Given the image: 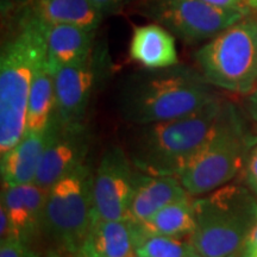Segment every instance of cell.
<instances>
[{"label": "cell", "instance_id": "obj_16", "mask_svg": "<svg viewBox=\"0 0 257 257\" xmlns=\"http://www.w3.org/2000/svg\"><path fill=\"white\" fill-rule=\"evenodd\" d=\"M49 134V125L46 130L25 131L14 148L0 156L3 186L25 185L35 181Z\"/></svg>", "mask_w": 257, "mask_h": 257}, {"label": "cell", "instance_id": "obj_31", "mask_svg": "<svg viewBox=\"0 0 257 257\" xmlns=\"http://www.w3.org/2000/svg\"><path fill=\"white\" fill-rule=\"evenodd\" d=\"M243 257H257V248H253L243 252Z\"/></svg>", "mask_w": 257, "mask_h": 257}, {"label": "cell", "instance_id": "obj_8", "mask_svg": "<svg viewBox=\"0 0 257 257\" xmlns=\"http://www.w3.org/2000/svg\"><path fill=\"white\" fill-rule=\"evenodd\" d=\"M138 12L186 43L210 41L250 12L221 9L201 0H143Z\"/></svg>", "mask_w": 257, "mask_h": 257}, {"label": "cell", "instance_id": "obj_1", "mask_svg": "<svg viewBox=\"0 0 257 257\" xmlns=\"http://www.w3.org/2000/svg\"><path fill=\"white\" fill-rule=\"evenodd\" d=\"M2 47L0 55V154L5 155L27 131L30 89L38 64L47 56L46 24L27 9Z\"/></svg>", "mask_w": 257, "mask_h": 257}, {"label": "cell", "instance_id": "obj_29", "mask_svg": "<svg viewBox=\"0 0 257 257\" xmlns=\"http://www.w3.org/2000/svg\"><path fill=\"white\" fill-rule=\"evenodd\" d=\"M46 257H79L78 255H72V253L61 251V250H51L46 255Z\"/></svg>", "mask_w": 257, "mask_h": 257}, {"label": "cell", "instance_id": "obj_3", "mask_svg": "<svg viewBox=\"0 0 257 257\" xmlns=\"http://www.w3.org/2000/svg\"><path fill=\"white\" fill-rule=\"evenodd\" d=\"M223 105L217 98L185 117L138 125L131 142L130 159L135 168L147 174L178 178L206 141Z\"/></svg>", "mask_w": 257, "mask_h": 257}, {"label": "cell", "instance_id": "obj_24", "mask_svg": "<svg viewBox=\"0 0 257 257\" xmlns=\"http://www.w3.org/2000/svg\"><path fill=\"white\" fill-rule=\"evenodd\" d=\"M30 0H0V12L3 22L16 17L29 4Z\"/></svg>", "mask_w": 257, "mask_h": 257}, {"label": "cell", "instance_id": "obj_11", "mask_svg": "<svg viewBox=\"0 0 257 257\" xmlns=\"http://www.w3.org/2000/svg\"><path fill=\"white\" fill-rule=\"evenodd\" d=\"M49 130V140L34 181L44 189L85 163L91 146V134L83 123L61 125L53 115Z\"/></svg>", "mask_w": 257, "mask_h": 257}, {"label": "cell", "instance_id": "obj_9", "mask_svg": "<svg viewBox=\"0 0 257 257\" xmlns=\"http://www.w3.org/2000/svg\"><path fill=\"white\" fill-rule=\"evenodd\" d=\"M105 51L94 48L86 59L54 70L55 113L61 125L82 123L89 100L105 68Z\"/></svg>", "mask_w": 257, "mask_h": 257}, {"label": "cell", "instance_id": "obj_25", "mask_svg": "<svg viewBox=\"0 0 257 257\" xmlns=\"http://www.w3.org/2000/svg\"><path fill=\"white\" fill-rule=\"evenodd\" d=\"M128 0H92L100 14L106 17V16L118 14L121 9L126 5Z\"/></svg>", "mask_w": 257, "mask_h": 257}, {"label": "cell", "instance_id": "obj_12", "mask_svg": "<svg viewBox=\"0 0 257 257\" xmlns=\"http://www.w3.org/2000/svg\"><path fill=\"white\" fill-rule=\"evenodd\" d=\"M189 197L176 176L147 174L136 169L127 219L142 224L167 205Z\"/></svg>", "mask_w": 257, "mask_h": 257}, {"label": "cell", "instance_id": "obj_22", "mask_svg": "<svg viewBox=\"0 0 257 257\" xmlns=\"http://www.w3.org/2000/svg\"><path fill=\"white\" fill-rule=\"evenodd\" d=\"M0 257H41L31 249L30 243L17 238L8 237L0 242Z\"/></svg>", "mask_w": 257, "mask_h": 257}, {"label": "cell", "instance_id": "obj_10", "mask_svg": "<svg viewBox=\"0 0 257 257\" xmlns=\"http://www.w3.org/2000/svg\"><path fill=\"white\" fill-rule=\"evenodd\" d=\"M135 173L133 161L121 148L106 150L93 175V217L127 219Z\"/></svg>", "mask_w": 257, "mask_h": 257}, {"label": "cell", "instance_id": "obj_20", "mask_svg": "<svg viewBox=\"0 0 257 257\" xmlns=\"http://www.w3.org/2000/svg\"><path fill=\"white\" fill-rule=\"evenodd\" d=\"M55 113L54 73L47 63V56L38 64L30 89L27 115V131L46 130Z\"/></svg>", "mask_w": 257, "mask_h": 257}, {"label": "cell", "instance_id": "obj_13", "mask_svg": "<svg viewBox=\"0 0 257 257\" xmlns=\"http://www.w3.org/2000/svg\"><path fill=\"white\" fill-rule=\"evenodd\" d=\"M48 189L31 184L4 186L2 204L4 205L11 223L9 237H17L31 243L34 237L42 231L44 204Z\"/></svg>", "mask_w": 257, "mask_h": 257}, {"label": "cell", "instance_id": "obj_2", "mask_svg": "<svg viewBox=\"0 0 257 257\" xmlns=\"http://www.w3.org/2000/svg\"><path fill=\"white\" fill-rule=\"evenodd\" d=\"M216 99L199 70L176 64L127 78L120 93V110L127 121L146 125L185 117Z\"/></svg>", "mask_w": 257, "mask_h": 257}, {"label": "cell", "instance_id": "obj_6", "mask_svg": "<svg viewBox=\"0 0 257 257\" xmlns=\"http://www.w3.org/2000/svg\"><path fill=\"white\" fill-rule=\"evenodd\" d=\"M198 70L211 86L248 95L257 88V19L245 17L199 48Z\"/></svg>", "mask_w": 257, "mask_h": 257}, {"label": "cell", "instance_id": "obj_7", "mask_svg": "<svg viewBox=\"0 0 257 257\" xmlns=\"http://www.w3.org/2000/svg\"><path fill=\"white\" fill-rule=\"evenodd\" d=\"M93 175L87 163L48 189L42 231L64 252L79 255L93 220Z\"/></svg>", "mask_w": 257, "mask_h": 257}, {"label": "cell", "instance_id": "obj_14", "mask_svg": "<svg viewBox=\"0 0 257 257\" xmlns=\"http://www.w3.org/2000/svg\"><path fill=\"white\" fill-rule=\"evenodd\" d=\"M128 56L131 61L148 70L165 69L179 64L175 36L157 23L134 29L128 44Z\"/></svg>", "mask_w": 257, "mask_h": 257}, {"label": "cell", "instance_id": "obj_18", "mask_svg": "<svg viewBox=\"0 0 257 257\" xmlns=\"http://www.w3.org/2000/svg\"><path fill=\"white\" fill-rule=\"evenodd\" d=\"M24 9L44 24H73L93 31L104 19L92 0H30Z\"/></svg>", "mask_w": 257, "mask_h": 257}, {"label": "cell", "instance_id": "obj_23", "mask_svg": "<svg viewBox=\"0 0 257 257\" xmlns=\"http://www.w3.org/2000/svg\"><path fill=\"white\" fill-rule=\"evenodd\" d=\"M242 173L245 186L257 197V141L250 149Z\"/></svg>", "mask_w": 257, "mask_h": 257}, {"label": "cell", "instance_id": "obj_28", "mask_svg": "<svg viewBox=\"0 0 257 257\" xmlns=\"http://www.w3.org/2000/svg\"><path fill=\"white\" fill-rule=\"evenodd\" d=\"M11 233V223L5 206L0 204V239L8 238Z\"/></svg>", "mask_w": 257, "mask_h": 257}, {"label": "cell", "instance_id": "obj_27", "mask_svg": "<svg viewBox=\"0 0 257 257\" xmlns=\"http://www.w3.org/2000/svg\"><path fill=\"white\" fill-rule=\"evenodd\" d=\"M244 106H245L246 113L257 126V88L246 95Z\"/></svg>", "mask_w": 257, "mask_h": 257}, {"label": "cell", "instance_id": "obj_32", "mask_svg": "<svg viewBox=\"0 0 257 257\" xmlns=\"http://www.w3.org/2000/svg\"><path fill=\"white\" fill-rule=\"evenodd\" d=\"M239 257H243V256H239Z\"/></svg>", "mask_w": 257, "mask_h": 257}, {"label": "cell", "instance_id": "obj_15", "mask_svg": "<svg viewBox=\"0 0 257 257\" xmlns=\"http://www.w3.org/2000/svg\"><path fill=\"white\" fill-rule=\"evenodd\" d=\"M79 257H136L135 226L128 219H99L93 217Z\"/></svg>", "mask_w": 257, "mask_h": 257}, {"label": "cell", "instance_id": "obj_19", "mask_svg": "<svg viewBox=\"0 0 257 257\" xmlns=\"http://www.w3.org/2000/svg\"><path fill=\"white\" fill-rule=\"evenodd\" d=\"M135 232L142 234L188 238L197 226L193 197L167 205L142 224H134Z\"/></svg>", "mask_w": 257, "mask_h": 257}, {"label": "cell", "instance_id": "obj_30", "mask_svg": "<svg viewBox=\"0 0 257 257\" xmlns=\"http://www.w3.org/2000/svg\"><path fill=\"white\" fill-rule=\"evenodd\" d=\"M245 3V5L248 6L250 10H253V11H257V0H243Z\"/></svg>", "mask_w": 257, "mask_h": 257}, {"label": "cell", "instance_id": "obj_17", "mask_svg": "<svg viewBox=\"0 0 257 257\" xmlns=\"http://www.w3.org/2000/svg\"><path fill=\"white\" fill-rule=\"evenodd\" d=\"M47 63L51 72L88 57L95 31L73 24H46Z\"/></svg>", "mask_w": 257, "mask_h": 257}, {"label": "cell", "instance_id": "obj_5", "mask_svg": "<svg viewBox=\"0 0 257 257\" xmlns=\"http://www.w3.org/2000/svg\"><path fill=\"white\" fill-rule=\"evenodd\" d=\"M256 141L234 105L224 102L214 127L178 179L192 197L216 191L243 172Z\"/></svg>", "mask_w": 257, "mask_h": 257}, {"label": "cell", "instance_id": "obj_4", "mask_svg": "<svg viewBox=\"0 0 257 257\" xmlns=\"http://www.w3.org/2000/svg\"><path fill=\"white\" fill-rule=\"evenodd\" d=\"M197 226L187 238L197 257L243 256L257 221V197L246 186L227 184L194 199Z\"/></svg>", "mask_w": 257, "mask_h": 257}, {"label": "cell", "instance_id": "obj_26", "mask_svg": "<svg viewBox=\"0 0 257 257\" xmlns=\"http://www.w3.org/2000/svg\"><path fill=\"white\" fill-rule=\"evenodd\" d=\"M201 2L206 3V4L217 6V8L221 9H231V10H239V11H246L250 12L248 6L243 0H201Z\"/></svg>", "mask_w": 257, "mask_h": 257}, {"label": "cell", "instance_id": "obj_21", "mask_svg": "<svg viewBox=\"0 0 257 257\" xmlns=\"http://www.w3.org/2000/svg\"><path fill=\"white\" fill-rule=\"evenodd\" d=\"M136 257H197L187 240L135 232Z\"/></svg>", "mask_w": 257, "mask_h": 257}]
</instances>
